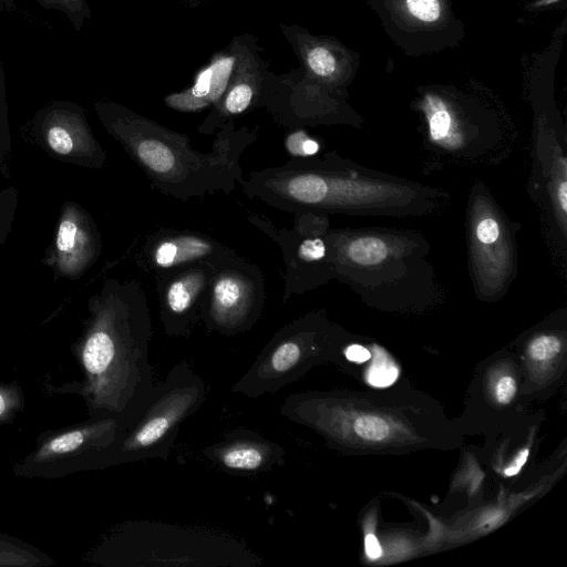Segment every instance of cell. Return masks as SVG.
I'll list each match as a JSON object with an SVG mask.
<instances>
[{
	"label": "cell",
	"instance_id": "obj_1",
	"mask_svg": "<svg viewBox=\"0 0 567 567\" xmlns=\"http://www.w3.org/2000/svg\"><path fill=\"white\" fill-rule=\"evenodd\" d=\"M151 337L147 299L136 287H124L95 312L76 351L83 380L70 390L90 417L116 419L122 430L132 422L154 385Z\"/></svg>",
	"mask_w": 567,
	"mask_h": 567
},
{
	"label": "cell",
	"instance_id": "obj_2",
	"mask_svg": "<svg viewBox=\"0 0 567 567\" xmlns=\"http://www.w3.org/2000/svg\"><path fill=\"white\" fill-rule=\"evenodd\" d=\"M97 112L106 126L127 147L152 183L179 199L216 192L228 193L241 184L239 158L255 136L228 122L209 153L195 150L189 138L124 106L100 103Z\"/></svg>",
	"mask_w": 567,
	"mask_h": 567
},
{
	"label": "cell",
	"instance_id": "obj_3",
	"mask_svg": "<svg viewBox=\"0 0 567 567\" xmlns=\"http://www.w3.org/2000/svg\"><path fill=\"white\" fill-rule=\"evenodd\" d=\"M109 566L254 567L260 558L245 543L214 530L162 522L120 526L96 549Z\"/></svg>",
	"mask_w": 567,
	"mask_h": 567
},
{
	"label": "cell",
	"instance_id": "obj_4",
	"mask_svg": "<svg viewBox=\"0 0 567 567\" xmlns=\"http://www.w3.org/2000/svg\"><path fill=\"white\" fill-rule=\"evenodd\" d=\"M206 384L187 361L177 362L158 383L132 422L100 452L93 470L146 461L167 460L179 427L206 400Z\"/></svg>",
	"mask_w": 567,
	"mask_h": 567
},
{
	"label": "cell",
	"instance_id": "obj_5",
	"mask_svg": "<svg viewBox=\"0 0 567 567\" xmlns=\"http://www.w3.org/2000/svg\"><path fill=\"white\" fill-rule=\"evenodd\" d=\"M312 328L306 319L282 327L231 386V392L258 399L297 381L320 357V346Z\"/></svg>",
	"mask_w": 567,
	"mask_h": 567
},
{
	"label": "cell",
	"instance_id": "obj_6",
	"mask_svg": "<svg viewBox=\"0 0 567 567\" xmlns=\"http://www.w3.org/2000/svg\"><path fill=\"white\" fill-rule=\"evenodd\" d=\"M122 431V424L113 417L90 420L45 434L37 447L14 466V472L27 477H60L66 474L93 470L100 452L111 445Z\"/></svg>",
	"mask_w": 567,
	"mask_h": 567
},
{
	"label": "cell",
	"instance_id": "obj_7",
	"mask_svg": "<svg viewBox=\"0 0 567 567\" xmlns=\"http://www.w3.org/2000/svg\"><path fill=\"white\" fill-rule=\"evenodd\" d=\"M249 272L230 266L214 270L210 292L200 307V317L208 330L235 336L256 323L262 308V293Z\"/></svg>",
	"mask_w": 567,
	"mask_h": 567
},
{
	"label": "cell",
	"instance_id": "obj_8",
	"mask_svg": "<svg viewBox=\"0 0 567 567\" xmlns=\"http://www.w3.org/2000/svg\"><path fill=\"white\" fill-rule=\"evenodd\" d=\"M203 454L231 475H258L286 463L282 445L247 429L225 433L220 441L205 446Z\"/></svg>",
	"mask_w": 567,
	"mask_h": 567
},
{
	"label": "cell",
	"instance_id": "obj_9",
	"mask_svg": "<svg viewBox=\"0 0 567 567\" xmlns=\"http://www.w3.org/2000/svg\"><path fill=\"white\" fill-rule=\"evenodd\" d=\"M215 268L209 262L178 272L161 297V320L169 337H188L200 317L203 291Z\"/></svg>",
	"mask_w": 567,
	"mask_h": 567
},
{
	"label": "cell",
	"instance_id": "obj_10",
	"mask_svg": "<svg viewBox=\"0 0 567 567\" xmlns=\"http://www.w3.org/2000/svg\"><path fill=\"white\" fill-rule=\"evenodd\" d=\"M238 41L225 52L214 55L210 63L200 70L194 84L164 99L171 109L182 112H195L216 105L225 94L237 60Z\"/></svg>",
	"mask_w": 567,
	"mask_h": 567
},
{
	"label": "cell",
	"instance_id": "obj_11",
	"mask_svg": "<svg viewBox=\"0 0 567 567\" xmlns=\"http://www.w3.org/2000/svg\"><path fill=\"white\" fill-rule=\"evenodd\" d=\"M260 83L261 73L256 55L246 44L238 42L237 60L230 83L199 130L209 133L218 124H226V120L244 113L258 95Z\"/></svg>",
	"mask_w": 567,
	"mask_h": 567
},
{
	"label": "cell",
	"instance_id": "obj_12",
	"mask_svg": "<svg viewBox=\"0 0 567 567\" xmlns=\"http://www.w3.org/2000/svg\"><path fill=\"white\" fill-rule=\"evenodd\" d=\"M219 246L193 234H173L159 237L151 248L150 258L157 269H172L195 262H217Z\"/></svg>",
	"mask_w": 567,
	"mask_h": 567
},
{
	"label": "cell",
	"instance_id": "obj_13",
	"mask_svg": "<svg viewBox=\"0 0 567 567\" xmlns=\"http://www.w3.org/2000/svg\"><path fill=\"white\" fill-rule=\"evenodd\" d=\"M48 10L62 12L75 31H80L84 22L90 19V8L86 0H35ZM16 0H0V11H10Z\"/></svg>",
	"mask_w": 567,
	"mask_h": 567
},
{
	"label": "cell",
	"instance_id": "obj_14",
	"mask_svg": "<svg viewBox=\"0 0 567 567\" xmlns=\"http://www.w3.org/2000/svg\"><path fill=\"white\" fill-rule=\"evenodd\" d=\"M348 255L352 261L361 266L378 265L388 256V248L383 240L377 237H360L351 241Z\"/></svg>",
	"mask_w": 567,
	"mask_h": 567
},
{
	"label": "cell",
	"instance_id": "obj_15",
	"mask_svg": "<svg viewBox=\"0 0 567 567\" xmlns=\"http://www.w3.org/2000/svg\"><path fill=\"white\" fill-rule=\"evenodd\" d=\"M354 433L369 442H381L386 439L391 429L386 421L375 415H360L353 421Z\"/></svg>",
	"mask_w": 567,
	"mask_h": 567
},
{
	"label": "cell",
	"instance_id": "obj_16",
	"mask_svg": "<svg viewBox=\"0 0 567 567\" xmlns=\"http://www.w3.org/2000/svg\"><path fill=\"white\" fill-rule=\"evenodd\" d=\"M23 408V396L16 382H0V425L9 423Z\"/></svg>",
	"mask_w": 567,
	"mask_h": 567
},
{
	"label": "cell",
	"instance_id": "obj_17",
	"mask_svg": "<svg viewBox=\"0 0 567 567\" xmlns=\"http://www.w3.org/2000/svg\"><path fill=\"white\" fill-rule=\"evenodd\" d=\"M51 117L55 121L53 122L47 116V120H49L52 125L48 128L47 132V141L50 145V147L58 154L66 155L71 153L73 148V138L71 133L69 132L66 125H63L61 123L59 113L56 111V107L53 106L51 109L50 113Z\"/></svg>",
	"mask_w": 567,
	"mask_h": 567
},
{
	"label": "cell",
	"instance_id": "obj_18",
	"mask_svg": "<svg viewBox=\"0 0 567 567\" xmlns=\"http://www.w3.org/2000/svg\"><path fill=\"white\" fill-rule=\"evenodd\" d=\"M398 375L399 370L395 364L379 351L368 371L367 379L374 386H388L396 380Z\"/></svg>",
	"mask_w": 567,
	"mask_h": 567
},
{
	"label": "cell",
	"instance_id": "obj_19",
	"mask_svg": "<svg viewBox=\"0 0 567 567\" xmlns=\"http://www.w3.org/2000/svg\"><path fill=\"white\" fill-rule=\"evenodd\" d=\"M561 348L560 340L555 336H540L532 341L528 353L532 359L545 361L556 357Z\"/></svg>",
	"mask_w": 567,
	"mask_h": 567
},
{
	"label": "cell",
	"instance_id": "obj_20",
	"mask_svg": "<svg viewBox=\"0 0 567 567\" xmlns=\"http://www.w3.org/2000/svg\"><path fill=\"white\" fill-rule=\"evenodd\" d=\"M286 150L291 156H310L318 152L319 144L302 131H297L287 136Z\"/></svg>",
	"mask_w": 567,
	"mask_h": 567
},
{
	"label": "cell",
	"instance_id": "obj_21",
	"mask_svg": "<svg viewBox=\"0 0 567 567\" xmlns=\"http://www.w3.org/2000/svg\"><path fill=\"white\" fill-rule=\"evenodd\" d=\"M296 255L298 260L303 262L320 260L326 255L324 243L319 238L302 240L297 247Z\"/></svg>",
	"mask_w": 567,
	"mask_h": 567
},
{
	"label": "cell",
	"instance_id": "obj_22",
	"mask_svg": "<svg viewBox=\"0 0 567 567\" xmlns=\"http://www.w3.org/2000/svg\"><path fill=\"white\" fill-rule=\"evenodd\" d=\"M410 12L423 21H434L440 16V6L437 0H408Z\"/></svg>",
	"mask_w": 567,
	"mask_h": 567
},
{
	"label": "cell",
	"instance_id": "obj_23",
	"mask_svg": "<svg viewBox=\"0 0 567 567\" xmlns=\"http://www.w3.org/2000/svg\"><path fill=\"white\" fill-rule=\"evenodd\" d=\"M78 227L70 220L64 219L59 227L56 247L62 252L71 251L76 243Z\"/></svg>",
	"mask_w": 567,
	"mask_h": 567
},
{
	"label": "cell",
	"instance_id": "obj_24",
	"mask_svg": "<svg viewBox=\"0 0 567 567\" xmlns=\"http://www.w3.org/2000/svg\"><path fill=\"white\" fill-rule=\"evenodd\" d=\"M451 125V116L446 111L436 112L430 120V132L433 140L446 136Z\"/></svg>",
	"mask_w": 567,
	"mask_h": 567
},
{
	"label": "cell",
	"instance_id": "obj_25",
	"mask_svg": "<svg viewBox=\"0 0 567 567\" xmlns=\"http://www.w3.org/2000/svg\"><path fill=\"white\" fill-rule=\"evenodd\" d=\"M495 399L501 404L509 403L516 393V382L512 377L501 378L495 385Z\"/></svg>",
	"mask_w": 567,
	"mask_h": 567
},
{
	"label": "cell",
	"instance_id": "obj_26",
	"mask_svg": "<svg viewBox=\"0 0 567 567\" xmlns=\"http://www.w3.org/2000/svg\"><path fill=\"white\" fill-rule=\"evenodd\" d=\"M498 224L492 218L482 220L476 228L477 238L483 244L494 243L498 237Z\"/></svg>",
	"mask_w": 567,
	"mask_h": 567
},
{
	"label": "cell",
	"instance_id": "obj_27",
	"mask_svg": "<svg viewBox=\"0 0 567 567\" xmlns=\"http://www.w3.org/2000/svg\"><path fill=\"white\" fill-rule=\"evenodd\" d=\"M346 358L351 362L362 363L371 358L368 349L360 344H351L344 351Z\"/></svg>",
	"mask_w": 567,
	"mask_h": 567
},
{
	"label": "cell",
	"instance_id": "obj_28",
	"mask_svg": "<svg viewBox=\"0 0 567 567\" xmlns=\"http://www.w3.org/2000/svg\"><path fill=\"white\" fill-rule=\"evenodd\" d=\"M365 554L370 559H378L382 555V548L373 534H369L364 539Z\"/></svg>",
	"mask_w": 567,
	"mask_h": 567
},
{
	"label": "cell",
	"instance_id": "obj_29",
	"mask_svg": "<svg viewBox=\"0 0 567 567\" xmlns=\"http://www.w3.org/2000/svg\"><path fill=\"white\" fill-rule=\"evenodd\" d=\"M528 453H529L528 450L522 451L515 458L514 463L505 470V474L507 476H513V475L517 474L520 471V468L523 467V465L526 463Z\"/></svg>",
	"mask_w": 567,
	"mask_h": 567
},
{
	"label": "cell",
	"instance_id": "obj_30",
	"mask_svg": "<svg viewBox=\"0 0 567 567\" xmlns=\"http://www.w3.org/2000/svg\"><path fill=\"white\" fill-rule=\"evenodd\" d=\"M6 116V86H4V73L2 64L0 62V123Z\"/></svg>",
	"mask_w": 567,
	"mask_h": 567
},
{
	"label": "cell",
	"instance_id": "obj_31",
	"mask_svg": "<svg viewBox=\"0 0 567 567\" xmlns=\"http://www.w3.org/2000/svg\"><path fill=\"white\" fill-rule=\"evenodd\" d=\"M558 199L563 212L567 210V185L563 182L558 187Z\"/></svg>",
	"mask_w": 567,
	"mask_h": 567
}]
</instances>
